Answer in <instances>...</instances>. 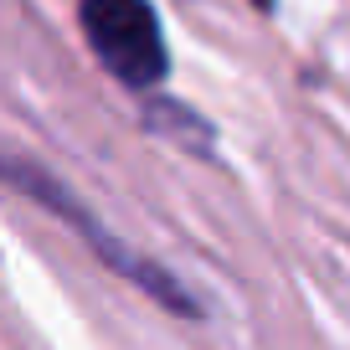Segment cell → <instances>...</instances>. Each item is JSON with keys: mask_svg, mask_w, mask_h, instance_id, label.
<instances>
[{"mask_svg": "<svg viewBox=\"0 0 350 350\" xmlns=\"http://www.w3.org/2000/svg\"><path fill=\"white\" fill-rule=\"evenodd\" d=\"M77 21H83L93 57L124 88H154L165 77L170 52H165L160 16H154L150 0H83Z\"/></svg>", "mask_w": 350, "mask_h": 350, "instance_id": "cell-1", "label": "cell"}, {"mask_svg": "<svg viewBox=\"0 0 350 350\" xmlns=\"http://www.w3.org/2000/svg\"><path fill=\"white\" fill-rule=\"evenodd\" d=\"M0 180H5V186H16V191H26L31 201H42V206H46V211H57L62 221H72V227L88 237V247L98 252L103 262H113L119 273H129L134 284H139L144 294H154L165 309H175V314H191V319L201 314V304H196V299H191L180 284H175V278L165 273V268H154V262L134 258L129 247H119V237H113V232H103L98 221H93L83 206H77V196H72V191H62V186L52 180V175L42 170V165H31V160H0Z\"/></svg>", "mask_w": 350, "mask_h": 350, "instance_id": "cell-2", "label": "cell"}, {"mask_svg": "<svg viewBox=\"0 0 350 350\" xmlns=\"http://www.w3.org/2000/svg\"><path fill=\"white\" fill-rule=\"evenodd\" d=\"M252 5H258V11H268V5H273V0H252Z\"/></svg>", "mask_w": 350, "mask_h": 350, "instance_id": "cell-3", "label": "cell"}]
</instances>
